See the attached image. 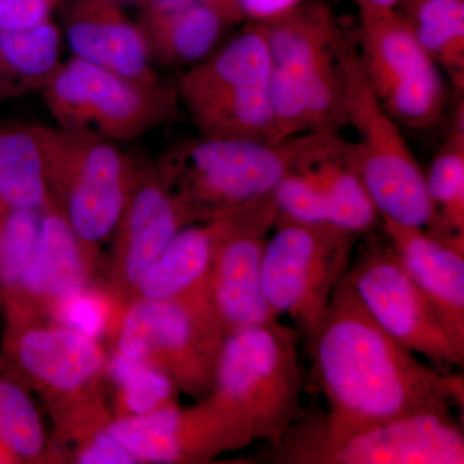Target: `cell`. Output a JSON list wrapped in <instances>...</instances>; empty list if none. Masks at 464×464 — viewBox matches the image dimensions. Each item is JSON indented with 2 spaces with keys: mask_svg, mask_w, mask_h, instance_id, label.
<instances>
[{
  "mask_svg": "<svg viewBox=\"0 0 464 464\" xmlns=\"http://www.w3.org/2000/svg\"><path fill=\"white\" fill-rule=\"evenodd\" d=\"M277 219L298 224H329L322 192L308 169L290 174L274 190Z\"/></svg>",
  "mask_w": 464,
  "mask_h": 464,
  "instance_id": "1f68e13d",
  "label": "cell"
},
{
  "mask_svg": "<svg viewBox=\"0 0 464 464\" xmlns=\"http://www.w3.org/2000/svg\"><path fill=\"white\" fill-rule=\"evenodd\" d=\"M274 227L262 259L266 301L275 316H289L307 337L346 276L360 235L332 224L277 218Z\"/></svg>",
  "mask_w": 464,
  "mask_h": 464,
  "instance_id": "ba28073f",
  "label": "cell"
},
{
  "mask_svg": "<svg viewBox=\"0 0 464 464\" xmlns=\"http://www.w3.org/2000/svg\"><path fill=\"white\" fill-rule=\"evenodd\" d=\"M106 429L137 463H210L255 441L246 424L208 398L188 408L173 402L139 417H112Z\"/></svg>",
  "mask_w": 464,
  "mask_h": 464,
  "instance_id": "9a60e30c",
  "label": "cell"
},
{
  "mask_svg": "<svg viewBox=\"0 0 464 464\" xmlns=\"http://www.w3.org/2000/svg\"><path fill=\"white\" fill-rule=\"evenodd\" d=\"M450 132L433 158L426 177L427 190L438 213L433 235L464 234V108L458 103Z\"/></svg>",
  "mask_w": 464,
  "mask_h": 464,
  "instance_id": "4316f807",
  "label": "cell"
},
{
  "mask_svg": "<svg viewBox=\"0 0 464 464\" xmlns=\"http://www.w3.org/2000/svg\"><path fill=\"white\" fill-rule=\"evenodd\" d=\"M0 448L14 463L54 462L52 448L32 390L0 366Z\"/></svg>",
  "mask_w": 464,
  "mask_h": 464,
  "instance_id": "484cf974",
  "label": "cell"
},
{
  "mask_svg": "<svg viewBox=\"0 0 464 464\" xmlns=\"http://www.w3.org/2000/svg\"><path fill=\"white\" fill-rule=\"evenodd\" d=\"M112 351L164 372L191 398H207L226 338L213 308L190 301L133 298L109 334Z\"/></svg>",
  "mask_w": 464,
  "mask_h": 464,
  "instance_id": "8992f818",
  "label": "cell"
},
{
  "mask_svg": "<svg viewBox=\"0 0 464 464\" xmlns=\"http://www.w3.org/2000/svg\"><path fill=\"white\" fill-rule=\"evenodd\" d=\"M197 222L190 208L168 188L155 167H140L136 185L112 234L109 289L121 304L133 298L143 275L177 232Z\"/></svg>",
  "mask_w": 464,
  "mask_h": 464,
  "instance_id": "2e32d148",
  "label": "cell"
},
{
  "mask_svg": "<svg viewBox=\"0 0 464 464\" xmlns=\"http://www.w3.org/2000/svg\"><path fill=\"white\" fill-rule=\"evenodd\" d=\"M123 306L111 290L101 289L90 283L56 302L47 320L101 341L105 335L109 337Z\"/></svg>",
  "mask_w": 464,
  "mask_h": 464,
  "instance_id": "f546056e",
  "label": "cell"
},
{
  "mask_svg": "<svg viewBox=\"0 0 464 464\" xmlns=\"http://www.w3.org/2000/svg\"><path fill=\"white\" fill-rule=\"evenodd\" d=\"M298 329L273 320L226 335L208 399L276 447L304 415Z\"/></svg>",
  "mask_w": 464,
  "mask_h": 464,
  "instance_id": "3957f363",
  "label": "cell"
},
{
  "mask_svg": "<svg viewBox=\"0 0 464 464\" xmlns=\"http://www.w3.org/2000/svg\"><path fill=\"white\" fill-rule=\"evenodd\" d=\"M63 34L72 57L140 83L161 82L141 27L118 0H72Z\"/></svg>",
  "mask_w": 464,
  "mask_h": 464,
  "instance_id": "ac0fdd59",
  "label": "cell"
},
{
  "mask_svg": "<svg viewBox=\"0 0 464 464\" xmlns=\"http://www.w3.org/2000/svg\"><path fill=\"white\" fill-rule=\"evenodd\" d=\"M271 463L463 464L464 435L451 414H417L346 433H329L304 413Z\"/></svg>",
  "mask_w": 464,
  "mask_h": 464,
  "instance_id": "9c48e42d",
  "label": "cell"
},
{
  "mask_svg": "<svg viewBox=\"0 0 464 464\" xmlns=\"http://www.w3.org/2000/svg\"><path fill=\"white\" fill-rule=\"evenodd\" d=\"M41 212L24 209L0 216V297L23 282L38 246Z\"/></svg>",
  "mask_w": 464,
  "mask_h": 464,
  "instance_id": "4dcf8cb0",
  "label": "cell"
},
{
  "mask_svg": "<svg viewBox=\"0 0 464 464\" xmlns=\"http://www.w3.org/2000/svg\"><path fill=\"white\" fill-rule=\"evenodd\" d=\"M401 16L433 63L464 90V0H404Z\"/></svg>",
  "mask_w": 464,
  "mask_h": 464,
  "instance_id": "d4e9b609",
  "label": "cell"
},
{
  "mask_svg": "<svg viewBox=\"0 0 464 464\" xmlns=\"http://www.w3.org/2000/svg\"><path fill=\"white\" fill-rule=\"evenodd\" d=\"M51 200L36 124L0 121V216Z\"/></svg>",
  "mask_w": 464,
  "mask_h": 464,
  "instance_id": "cb8c5ba5",
  "label": "cell"
},
{
  "mask_svg": "<svg viewBox=\"0 0 464 464\" xmlns=\"http://www.w3.org/2000/svg\"><path fill=\"white\" fill-rule=\"evenodd\" d=\"M58 127L128 141L167 123L179 109L176 87L143 84L72 57L43 88Z\"/></svg>",
  "mask_w": 464,
  "mask_h": 464,
  "instance_id": "30bf717a",
  "label": "cell"
},
{
  "mask_svg": "<svg viewBox=\"0 0 464 464\" xmlns=\"http://www.w3.org/2000/svg\"><path fill=\"white\" fill-rule=\"evenodd\" d=\"M215 216L218 232L208 293L222 331L228 335L277 320L262 288V259L277 217L274 191Z\"/></svg>",
  "mask_w": 464,
  "mask_h": 464,
  "instance_id": "5bb4252c",
  "label": "cell"
},
{
  "mask_svg": "<svg viewBox=\"0 0 464 464\" xmlns=\"http://www.w3.org/2000/svg\"><path fill=\"white\" fill-rule=\"evenodd\" d=\"M106 380L115 389L112 417H139L177 402L179 392L164 372L140 360L111 351Z\"/></svg>",
  "mask_w": 464,
  "mask_h": 464,
  "instance_id": "f1b7e54d",
  "label": "cell"
},
{
  "mask_svg": "<svg viewBox=\"0 0 464 464\" xmlns=\"http://www.w3.org/2000/svg\"><path fill=\"white\" fill-rule=\"evenodd\" d=\"M72 459L79 464L137 463L136 458L110 435L106 426L75 442Z\"/></svg>",
  "mask_w": 464,
  "mask_h": 464,
  "instance_id": "d6a6232c",
  "label": "cell"
},
{
  "mask_svg": "<svg viewBox=\"0 0 464 464\" xmlns=\"http://www.w3.org/2000/svg\"><path fill=\"white\" fill-rule=\"evenodd\" d=\"M141 27L154 63H200L224 33V18L201 0H143Z\"/></svg>",
  "mask_w": 464,
  "mask_h": 464,
  "instance_id": "44dd1931",
  "label": "cell"
},
{
  "mask_svg": "<svg viewBox=\"0 0 464 464\" xmlns=\"http://www.w3.org/2000/svg\"><path fill=\"white\" fill-rule=\"evenodd\" d=\"M304 0H240L244 16L253 21H264L288 11Z\"/></svg>",
  "mask_w": 464,
  "mask_h": 464,
  "instance_id": "e575fe53",
  "label": "cell"
},
{
  "mask_svg": "<svg viewBox=\"0 0 464 464\" xmlns=\"http://www.w3.org/2000/svg\"><path fill=\"white\" fill-rule=\"evenodd\" d=\"M271 69L265 27L255 21L222 50L183 72L177 82V94L190 111L237 91L266 87Z\"/></svg>",
  "mask_w": 464,
  "mask_h": 464,
  "instance_id": "ffe728a7",
  "label": "cell"
},
{
  "mask_svg": "<svg viewBox=\"0 0 464 464\" xmlns=\"http://www.w3.org/2000/svg\"><path fill=\"white\" fill-rule=\"evenodd\" d=\"M314 387L328 413L311 420L329 433H346L417 414H451L463 404V378L430 368L375 323L342 279L325 315L308 334Z\"/></svg>",
  "mask_w": 464,
  "mask_h": 464,
  "instance_id": "6da1fadb",
  "label": "cell"
},
{
  "mask_svg": "<svg viewBox=\"0 0 464 464\" xmlns=\"http://www.w3.org/2000/svg\"><path fill=\"white\" fill-rule=\"evenodd\" d=\"M261 23L271 63L295 87L314 130L346 127L342 54L350 41L333 9L304 0Z\"/></svg>",
  "mask_w": 464,
  "mask_h": 464,
  "instance_id": "8fae6325",
  "label": "cell"
},
{
  "mask_svg": "<svg viewBox=\"0 0 464 464\" xmlns=\"http://www.w3.org/2000/svg\"><path fill=\"white\" fill-rule=\"evenodd\" d=\"M217 232L216 216L181 228L143 275L133 298L200 302L210 306L208 283Z\"/></svg>",
  "mask_w": 464,
  "mask_h": 464,
  "instance_id": "7402d4cb",
  "label": "cell"
},
{
  "mask_svg": "<svg viewBox=\"0 0 464 464\" xmlns=\"http://www.w3.org/2000/svg\"><path fill=\"white\" fill-rule=\"evenodd\" d=\"M356 48L371 87L399 125L426 130L438 124L447 85L398 9L360 14Z\"/></svg>",
  "mask_w": 464,
  "mask_h": 464,
  "instance_id": "7c38bea8",
  "label": "cell"
},
{
  "mask_svg": "<svg viewBox=\"0 0 464 464\" xmlns=\"http://www.w3.org/2000/svg\"><path fill=\"white\" fill-rule=\"evenodd\" d=\"M81 241L53 199L41 212L38 246L20 286L0 297L2 316L47 320L52 306L92 282Z\"/></svg>",
  "mask_w": 464,
  "mask_h": 464,
  "instance_id": "e0dca14e",
  "label": "cell"
},
{
  "mask_svg": "<svg viewBox=\"0 0 464 464\" xmlns=\"http://www.w3.org/2000/svg\"><path fill=\"white\" fill-rule=\"evenodd\" d=\"M347 142L337 128L280 141L200 137L170 149L155 169L201 222L273 192L290 174L341 158Z\"/></svg>",
  "mask_w": 464,
  "mask_h": 464,
  "instance_id": "7a4b0ae2",
  "label": "cell"
},
{
  "mask_svg": "<svg viewBox=\"0 0 464 464\" xmlns=\"http://www.w3.org/2000/svg\"><path fill=\"white\" fill-rule=\"evenodd\" d=\"M118 2H121V5H123V3H125V2H132V3H137V5H140L143 2V0H118Z\"/></svg>",
  "mask_w": 464,
  "mask_h": 464,
  "instance_id": "74e56055",
  "label": "cell"
},
{
  "mask_svg": "<svg viewBox=\"0 0 464 464\" xmlns=\"http://www.w3.org/2000/svg\"><path fill=\"white\" fill-rule=\"evenodd\" d=\"M346 280L375 323L402 346L440 371L463 366L438 311L389 243L371 240L351 262Z\"/></svg>",
  "mask_w": 464,
  "mask_h": 464,
  "instance_id": "4fadbf2b",
  "label": "cell"
},
{
  "mask_svg": "<svg viewBox=\"0 0 464 464\" xmlns=\"http://www.w3.org/2000/svg\"><path fill=\"white\" fill-rule=\"evenodd\" d=\"M381 219L391 246L464 356V234L433 235Z\"/></svg>",
  "mask_w": 464,
  "mask_h": 464,
  "instance_id": "d6986e66",
  "label": "cell"
},
{
  "mask_svg": "<svg viewBox=\"0 0 464 464\" xmlns=\"http://www.w3.org/2000/svg\"><path fill=\"white\" fill-rule=\"evenodd\" d=\"M54 203L94 268L97 249L114 234L140 166L114 141L87 130L36 124Z\"/></svg>",
  "mask_w": 464,
  "mask_h": 464,
  "instance_id": "5b68a950",
  "label": "cell"
},
{
  "mask_svg": "<svg viewBox=\"0 0 464 464\" xmlns=\"http://www.w3.org/2000/svg\"><path fill=\"white\" fill-rule=\"evenodd\" d=\"M0 315H2V311H0Z\"/></svg>",
  "mask_w": 464,
  "mask_h": 464,
  "instance_id": "f35d334b",
  "label": "cell"
},
{
  "mask_svg": "<svg viewBox=\"0 0 464 464\" xmlns=\"http://www.w3.org/2000/svg\"><path fill=\"white\" fill-rule=\"evenodd\" d=\"M3 320L0 366L42 396L53 423L105 402L109 353L101 341L47 320Z\"/></svg>",
  "mask_w": 464,
  "mask_h": 464,
  "instance_id": "52a82bcc",
  "label": "cell"
},
{
  "mask_svg": "<svg viewBox=\"0 0 464 464\" xmlns=\"http://www.w3.org/2000/svg\"><path fill=\"white\" fill-rule=\"evenodd\" d=\"M343 112L359 141L347 142L342 160L357 174L381 218L433 232L439 218L426 177L398 121L386 111L366 78L356 44L342 54Z\"/></svg>",
  "mask_w": 464,
  "mask_h": 464,
  "instance_id": "277c9868",
  "label": "cell"
},
{
  "mask_svg": "<svg viewBox=\"0 0 464 464\" xmlns=\"http://www.w3.org/2000/svg\"><path fill=\"white\" fill-rule=\"evenodd\" d=\"M63 30L47 21L26 30H0V101L42 92L61 63Z\"/></svg>",
  "mask_w": 464,
  "mask_h": 464,
  "instance_id": "603a6c76",
  "label": "cell"
},
{
  "mask_svg": "<svg viewBox=\"0 0 464 464\" xmlns=\"http://www.w3.org/2000/svg\"><path fill=\"white\" fill-rule=\"evenodd\" d=\"M201 2L215 9L227 25H234L246 18L241 9L240 0H201Z\"/></svg>",
  "mask_w": 464,
  "mask_h": 464,
  "instance_id": "d590c367",
  "label": "cell"
},
{
  "mask_svg": "<svg viewBox=\"0 0 464 464\" xmlns=\"http://www.w3.org/2000/svg\"><path fill=\"white\" fill-rule=\"evenodd\" d=\"M14 463V460L12 459L11 457L8 456L7 453H5V450H3L2 448H0V464H12Z\"/></svg>",
  "mask_w": 464,
  "mask_h": 464,
  "instance_id": "8d00e7d4",
  "label": "cell"
},
{
  "mask_svg": "<svg viewBox=\"0 0 464 464\" xmlns=\"http://www.w3.org/2000/svg\"><path fill=\"white\" fill-rule=\"evenodd\" d=\"M308 173L322 192L329 224L360 237L374 227L380 212L364 183L342 157L324 160Z\"/></svg>",
  "mask_w": 464,
  "mask_h": 464,
  "instance_id": "83f0119b",
  "label": "cell"
},
{
  "mask_svg": "<svg viewBox=\"0 0 464 464\" xmlns=\"http://www.w3.org/2000/svg\"><path fill=\"white\" fill-rule=\"evenodd\" d=\"M63 0H0V30H26L52 20Z\"/></svg>",
  "mask_w": 464,
  "mask_h": 464,
  "instance_id": "836d02e7",
  "label": "cell"
}]
</instances>
